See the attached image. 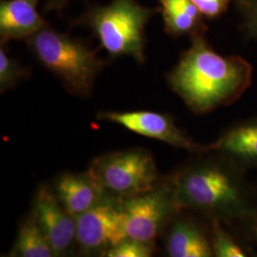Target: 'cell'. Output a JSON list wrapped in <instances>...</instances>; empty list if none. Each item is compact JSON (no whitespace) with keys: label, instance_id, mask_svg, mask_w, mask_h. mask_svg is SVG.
I'll use <instances>...</instances> for the list:
<instances>
[{"label":"cell","instance_id":"18","mask_svg":"<svg viewBox=\"0 0 257 257\" xmlns=\"http://www.w3.org/2000/svg\"><path fill=\"white\" fill-rule=\"evenodd\" d=\"M154 245L136 239L126 238L105 252L108 257H149L153 255Z\"/></svg>","mask_w":257,"mask_h":257},{"label":"cell","instance_id":"7","mask_svg":"<svg viewBox=\"0 0 257 257\" xmlns=\"http://www.w3.org/2000/svg\"><path fill=\"white\" fill-rule=\"evenodd\" d=\"M76 219V242L85 251H102L128 238L122 204L105 198Z\"/></svg>","mask_w":257,"mask_h":257},{"label":"cell","instance_id":"17","mask_svg":"<svg viewBox=\"0 0 257 257\" xmlns=\"http://www.w3.org/2000/svg\"><path fill=\"white\" fill-rule=\"evenodd\" d=\"M29 70L13 58L1 43L0 47V91L6 92L17 86L20 80L27 77Z\"/></svg>","mask_w":257,"mask_h":257},{"label":"cell","instance_id":"2","mask_svg":"<svg viewBox=\"0 0 257 257\" xmlns=\"http://www.w3.org/2000/svg\"><path fill=\"white\" fill-rule=\"evenodd\" d=\"M252 73L248 60L216 53L205 34H198L191 37L167 79L194 113L203 114L238 100L250 86Z\"/></svg>","mask_w":257,"mask_h":257},{"label":"cell","instance_id":"11","mask_svg":"<svg viewBox=\"0 0 257 257\" xmlns=\"http://www.w3.org/2000/svg\"><path fill=\"white\" fill-rule=\"evenodd\" d=\"M202 152H216L247 171L257 170V117L232 125L216 141L203 146Z\"/></svg>","mask_w":257,"mask_h":257},{"label":"cell","instance_id":"1","mask_svg":"<svg viewBox=\"0 0 257 257\" xmlns=\"http://www.w3.org/2000/svg\"><path fill=\"white\" fill-rule=\"evenodd\" d=\"M191 161L173 177L181 209L216 218L235 230L257 210V192L243 167L216 152Z\"/></svg>","mask_w":257,"mask_h":257},{"label":"cell","instance_id":"5","mask_svg":"<svg viewBox=\"0 0 257 257\" xmlns=\"http://www.w3.org/2000/svg\"><path fill=\"white\" fill-rule=\"evenodd\" d=\"M88 173L106 193L130 198L156 188L158 174L156 162L143 150H128L100 156Z\"/></svg>","mask_w":257,"mask_h":257},{"label":"cell","instance_id":"8","mask_svg":"<svg viewBox=\"0 0 257 257\" xmlns=\"http://www.w3.org/2000/svg\"><path fill=\"white\" fill-rule=\"evenodd\" d=\"M98 118L108 120L135 134L162 141L173 147L195 154L202 152L203 146L179 128L171 116L163 113L149 110L107 111L100 113Z\"/></svg>","mask_w":257,"mask_h":257},{"label":"cell","instance_id":"19","mask_svg":"<svg viewBox=\"0 0 257 257\" xmlns=\"http://www.w3.org/2000/svg\"><path fill=\"white\" fill-rule=\"evenodd\" d=\"M241 19L242 33L257 40V0H232Z\"/></svg>","mask_w":257,"mask_h":257},{"label":"cell","instance_id":"14","mask_svg":"<svg viewBox=\"0 0 257 257\" xmlns=\"http://www.w3.org/2000/svg\"><path fill=\"white\" fill-rule=\"evenodd\" d=\"M166 34L174 37L205 34V18L192 0H158Z\"/></svg>","mask_w":257,"mask_h":257},{"label":"cell","instance_id":"13","mask_svg":"<svg viewBox=\"0 0 257 257\" xmlns=\"http://www.w3.org/2000/svg\"><path fill=\"white\" fill-rule=\"evenodd\" d=\"M55 193L65 209L76 217L102 201L106 192L87 172L83 175L64 174L60 176Z\"/></svg>","mask_w":257,"mask_h":257},{"label":"cell","instance_id":"12","mask_svg":"<svg viewBox=\"0 0 257 257\" xmlns=\"http://www.w3.org/2000/svg\"><path fill=\"white\" fill-rule=\"evenodd\" d=\"M40 0H1L0 37L1 43L9 40L27 39L46 25L37 11Z\"/></svg>","mask_w":257,"mask_h":257},{"label":"cell","instance_id":"16","mask_svg":"<svg viewBox=\"0 0 257 257\" xmlns=\"http://www.w3.org/2000/svg\"><path fill=\"white\" fill-rule=\"evenodd\" d=\"M210 234L213 254L215 257L254 256L255 251L250 246L241 242L233 234V230H228L226 225L216 218L210 220Z\"/></svg>","mask_w":257,"mask_h":257},{"label":"cell","instance_id":"4","mask_svg":"<svg viewBox=\"0 0 257 257\" xmlns=\"http://www.w3.org/2000/svg\"><path fill=\"white\" fill-rule=\"evenodd\" d=\"M26 42L37 61L68 92L78 96L92 93L104 64L86 41L61 33L47 23Z\"/></svg>","mask_w":257,"mask_h":257},{"label":"cell","instance_id":"3","mask_svg":"<svg viewBox=\"0 0 257 257\" xmlns=\"http://www.w3.org/2000/svg\"><path fill=\"white\" fill-rule=\"evenodd\" d=\"M159 8L146 7L138 0H111L90 4L73 26L89 28L111 57L128 56L139 64L145 61V30Z\"/></svg>","mask_w":257,"mask_h":257},{"label":"cell","instance_id":"20","mask_svg":"<svg viewBox=\"0 0 257 257\" xmlns=\"http://www.w3.org/2000/svg\"><path fill=\"white\" fill-rule=\"evenodd\" d=\"M206 19H217L229 9L231 0H192Z\"/></svg>","mask_w":257,"mask_h":257},{"label":"cell","instance_id":"10","mask_svg":"<svg viewBox=\"0 0 257 257\" xmlns=\"http://www.w3.org/2000/svg\"><path fill=\"white\" fill-rule=\"evenodd\" d=\"M169 224L165 246L171 257H213L211 234L193 218L179 216Z\"/></svg>","mask_w":257,"mask_h":257},{"label":"cell","instance_id":"21","mask_svg":"<svg viewBox=\"0 0 257 257\" xmlns=\"http://www.w3.org/2000/svg\"><path fill=\"white\" fill-rule=\"evenodd\" d=\"M235 230H242V233L249 243L257 248V210L245 223H243Z\"/></svg>","mask_w":257,"mask_h":257},{"label":"cell","instance_id":"6","mask_svg":"<svg viewBox=\"0 0 257 257\" xmlns=\"http://www.w3.org/2000/svg\"><path fill=\"white\" fill-rule=\"evenodd\" d=\"M128 238L155 243L160 232L181 211L172 177L147 193L122 203Z\"/></svg>","mask_w":257,"mask_h":257},{"label":"cell","instance_id":"22","mask_svg":"<svg viewBox=\"0 0 257 257\" xmlns=\"http://www.w3.org/2000/svg\"><path fill=\"white\" fill-rule=\"evenodd\" d=\"M70 0H47L44 6L45 12H55L64 9Z\"/></svg>","mask_w":257,"mask_h":257},{"label":"cell","instance_id":"15","mask_svg":"<svg viewBox=\"0 0 257 257\" xmlns=\"http://www.w3.org/2000/svg\"><path fill=\"white\" fill-rule=\"evenodd\" d=\"M13 256L52 257L54 250L37 219L31 214L20 227L12 250Z\"/></svg>","mask_w":257,"mask_h":257},{"label":"cell","instance_id":"9","mask_svg":"<svg viewBox=\"0 0 257 257\" xmlns=\"http://www.w3.org/2000/svg\"><path fill=\"white\" fill-rule=\"evenodd\" d=\"M33 215L44 230L55 256L65 254L76 241V219L46 186L37 191Z\"/></svg>","mask_w":257,"mask_h":257}]
</instances>
